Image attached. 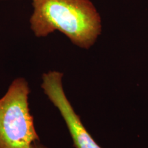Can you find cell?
Segmentation results:
<instances>
[{"label": "cell", "instance_id": "2", "mask_svg": "<svg viewBox=\"0 0 148 148\" xmlns=\"http://www.w3.org/2000/svg\"><path fill=\"white\" fill-rule=\"evenodd\" d=\"M29 88L19 77L0 99V148H28L38 141L28 103Z\"/></svg>", "mask_w": 148, "mask_h": 148}, {"label": "cell", "instance_id": "1", "mask_svg": "<svg viewBox=\"0 0 148 148\" xmlns=\"http://www.w3.org/2000/svg\"><path fill=\"white\" fill-rule=\"evenodd\" d=\"M30 28L37 37L59 31L73 45L84 49L101 34L102 21L91 0H31Z\"/></svg>", "mask_w": 148, "mask_h": 148}, {"label": "cell", "instance_id": "3", "mask_svg": "<svg viewBox=\"0 0 148 148\" xmlns=\"http://www.w3.org/2000/svg\"><path fill=\"white\" fill-rule=\"evenodd\" d=\"M63 73L50 71L42 75L41 87L53 106L58 109L67 127L75 148H102L84 126L70 103L62 86Z\"/></svg>", "mask_w": 148, "mask_h": 148}, {"label": "cell", "instance_id": "4", "mask_svg": "<svg viewBox=\"0 0 148 148\" xmlns=\"http://www.w3.org/2000/svg\"><path fill=\"white\" fill-rule=\"evenodd\" d=\"M28 148H47V147H45V145H42V144L38 143V141H36L34 142V143H33Z\"/></svg>", "mask_w": 148, "mask_h": 148}]
</instances>
